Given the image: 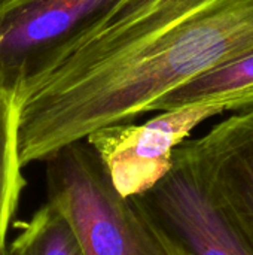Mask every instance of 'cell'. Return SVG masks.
I'll use <instances>...</instances> for the list:
<instances>
[{"mask_svg":"<svg viewBox=\"0 0 253 255\" xmlns=\"http://www.w3.org/2000/svg\"><path fill=\"white\" fill-rule=\"evenodd\" d=\"M46 163V194L82 255H185L139 196H122L95 151L79 140Z\"/></svg>","mask_w":253,"mask_h":255,"instance_id":"6da1fadb","label":"cell"},{"mask_svg":"<svg viewBox=\"0 0 253 255\" xmlns=\"http://www.w3.org/2000/svg\"><path fill=\"white\" fill-rule=\"evenodd\" d=\"M33 0H0V21Z\"/></svg>","mask_w":253,"mask_h":255,"instance_id":"9c48e42d","label":"cell"},{"mask_svg":"<svg viewBox=\"0 0 253 255\" xmlns=\"http://www.w3.org/2000/svg\"><path fill=\"white\" fill-rule=\"evenodd\" d=\"M225 112L212 103H194L169 111L143 124L124 123L103 127L85 140L95 151L113 187L122 196H140L170 169L173 151L191 131Z\"/></svg>","mask_w":253,"mask_h":255,"instance_id":"3957f363","label":"cell"},{"mask_svg":"<svg viewBox=\"0 0 253 255\" xmlns=\"http://www.w3.org/2000/svg\"><path fill=\"white\" fill-rule=\"evenodd\" d=\"M191 143L216 197L253 245V108Z\"/></svg>","mask_w":253,"mask_h":255,"instance_id":"277c9868","label":"cell"},{"mask_svg":"<svg viewBox=\"0 0 253 255\" xmlns=\"http://www.w3.org/2000/svg\"><path fill=\"white\" fill-rule=\"evenodd\" d=\"M139 197L185 255H253L212 190L191 139L173 151L169 172Z\"/></svg>","mask_w":253,"mask_h":255,"instance_id":"7a4b0ae2","label":"cell"},{"mask_svg":"<svg viewBox=\"0 0 253 255\" xmlns=\"http://www.w3.org/2000/svg\"><path fill=\"white\" fill-rule=\"evenodd\" d=\"M10 255H82L63 215L49 203L40 206L27 221L18 224V235L9 247Z\"/></svg>","mask_w":253,"mask_h":255,"instance_id":"ba28073f","label":"cell"},{"mask_svg":"<svg viewBox=\"0 0 253 255\" xmlns=\"http://www.w3.org/2000/svg\"><path fill=\"white\" fill-rule=\"evenodd\" d=\"M110 0H33L0 21V85L13 87L24 63Z\"/></svg>","mask_w":253,"mask_h":255,"instance_id":"5b68a950","label":"cell"},{"mask_svg":"<svg viewBox=\"0 0 253 255\" xmlns=\"http://www.w3.org/2000/svg\"><path fill=\"white\" fill-rule=\"evenodd\" d=\"M194 103H212L224 111L253 108V49L182 85L163 97L154 112Z\"/></svg>","mask_w":253,"mask_h":255,"instance_id":"8992f818","label":"cell"},{"mask_svg":"<svg viewBox=\"0 0 253 255\" xmlns=\"http://www.w3.org/2000/svg\"><path fill=\"white\" fill-rule=\"evenodd\" d=\"M27 181L18 155V118L15 96L0 85V250L7 247V232L16 218Z\"/></svg>","mask_w":253,"mask_h":255,"instance_id":"52a82bcc","label":"cell"},{"mask_svg":"<svg viewBox=\"0 0 253 255\" xmlns=\"http://www.w3.org/2000/svg\"><path fill=\"white\" fill-rule=\"evenodd\" d=\"M0 255H10V253H9V247L1 248V250H0Z\"/></svg>","mask_w":253,"mask_h":255,"instance_id":"30bf717a","label":"cell"}]
</instances>
